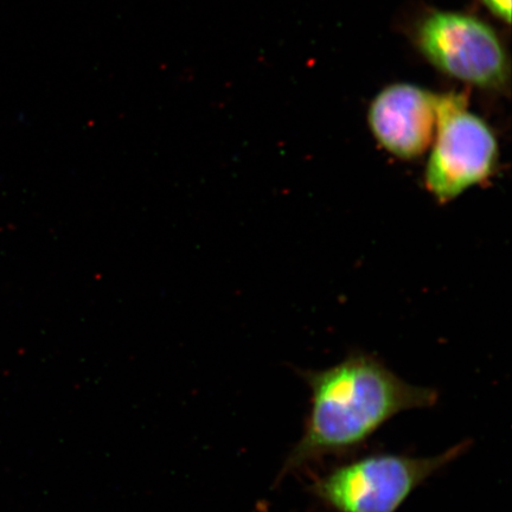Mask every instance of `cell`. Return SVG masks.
Wrapping results in <instances>:
<instances>
[{
	"label": "cell",
	"mask_w": 512,
	"mask_h": 512,
	"mask_svg": "<svg viewBox=\"0 0 512 512\" xmlns=\"http://www.w3.org/2000/svg\"><path fill=\"white\" fill-rule=\"evenodd\" d=\"M311 393L302 438L288 454L280 478L326 457L360 447L394 416L431 408L438 401L432 388L400 379L376 357L352 352L324 370L300 373Z\"/></svg>",
	"instance_id": "obj_1"
},
{
	"label": "cell",
	"mask_w": 512,
	"mask_h": 512,
	"mask_svg": "<svg viewBox=\"0 0 512 512\" xmlns=\"http://www.w3.org/2000/svg\"><path fill=\"white\" fill-rule=\"evenodd\" d=\"M469 446L463 441L428 458L371 454L315 477L309 491L334 512H396L419 486L463 456Z\"/></svg>",
	"instance_id": "obj_2"
},
{
	"label": "cell",
	"mask_w": 512,
	"mask_h": 512,
	"mask_svg": "<svg viewBox=\"0 0 512 512\" xmlns=\"http://www.w3.org/2000/svg\"><path fill=\"white\" fill-rule=\"evenodd\" d=\"M499 164L496 134L467 110L464 95L437 96V126L425 169L426 189L440 204L490 181Z\"/></svg>",
	"instance_id": "obj_3"
},
{
	"label": "cell",
	"mask_w": 512,
	"mask_h": 512,
	"mask_svg": "<svg viewBox=\"0 0 512 512\" xmlns=\"http://www.w3.org/2000/svg\"><path fill=\"white\" fill-rule=\"evenodd\" d=\"M418 44L428 61L454 79L495 88L508 78L502 42L478 18L458 12H434L421 22Z\"/></svg>",
	"instance_id": "obj_4"
},
{
	"label": "cell",
	"mask_w": 512,
	"mask_h": 512,
	"mask_svg": "<svg viewBox=\"0 0 512 512\" xmlns=\"http://www.w3.org/2000/svg\"><path fill=\"white\" fill-rule=\"evenodd\" d=\"M437 96L424 88L396 83L371 102V133L384 150L402 160L425 155L437 126Z\"/></svg>",
	"instance_id": "obj_5"
},
{
	"label": "cell",
	"mask_w": 512,
	"mask_h": 512,
	"mask_svg": "<svg viewBox=\"0 0 512 512\" xmlns=\"http://www.w3.org/2000/svg\"><path fill=\"white\" fill-rule=\"evenodd\" d=\"M486 8L501 21H511V0H483Z\"/></svg>",
	"instance_id": "obj_6"
}]
</instances>
